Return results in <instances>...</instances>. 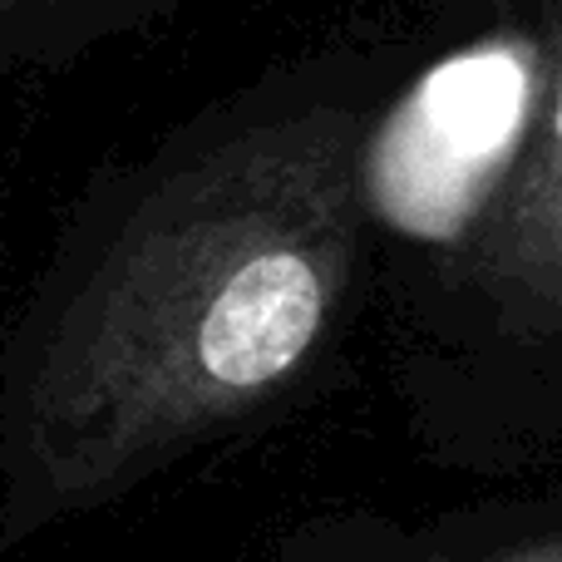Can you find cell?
<instances>
[{"label": "cell", "mask_w": 562, "mask_h": 562, "mask_svg": "<svg viewBox=\"0 0 562 562\" xmlns=\"http://www.w3.org/2000/svg\"><path fill=\"white\" fill-rule=\"evenodd\" d=\"M370 109L340 65L296 69L207 114L138 178L30 395L59 488L109 484L306 366L356 272Z\"/></svg>", "instance_id": "cell-1"}, {"label": "cell", "mask_w": 562, "mask_h": 562, "mask_svg": "<svg viewBox=\"0 0 562 562\" xmlns=\"http://www.w3.org/2000/svg\"><path fill=\"white\" fill-rule=\"evenodd\" d=\"M188 0H0V69H65Z\"/></svg>", "instance_id": "cell-4"}, {"label": "cell", "mask_w": 562, "mask_h": 562, "mask_svg": "<svg viewBox=\"0 0 562 562\" xmlns=\"http://www.w3.org/2000/svg\"><path fill=\"white\" fill-rule=\"evenodd\" d=\"M548 25L553 55L528 138L494 203L464 237L474 281L528 330L562 326V0L548 5Z\"/></svg>", "instance_id": "cell-3"}, {"label": "cell", "mask_w": 562, "mask_h": 562, "mask_svg": "<svg viewBox=\"0 0 562 562\" xmlns=\"http://www.w3.org/2000/svg\"><path fill=\"white\" fill-rule=\"evenodd\" d=\"M419 5H435L445 15H459V20H508V15H528V10H543L553 0H419Z\"/></svg>", "instance_id": "cell-5"}, {"label": "cell", "mask_w": 562, "mask_h": 562, "mask_svg": "<svg viewBox=\"0 0 562 562\" xmlns=\"http://www.w3.org/2000/svg\"><path fill=\"white\" fill-rule=\"evenodd\" d=\"M504 562H562V543H553V548H538V553H518V558H504Z\"/></svg>", "instance_id": "cell-6"}, {"label": "cell", "mask_w": 562, "mask_h": 562, "mask_svg": "<svg viewBox=\"0 0 562 562\" xmlns=\"http://www.w3.org/2000/svg\"><path fill=\"white\" fill-rule=\"evenodd\" d=\"M548 5L419 69L360 138V203L400 237L459 247L504 188L548 85Z\"/></svg>", "instance_id": "cell-2"}]
</instances>
